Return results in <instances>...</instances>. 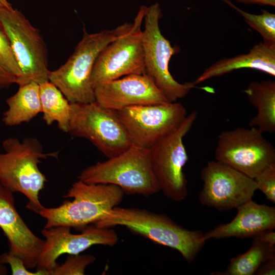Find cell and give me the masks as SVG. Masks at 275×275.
Wrapping results in <instances>:
<instances>
[{"mask_svg":"<svg viewBox=\"0 0 275 275\" xmlns=\"http://www.w3.org/2000/svg\"><path fill=\"white\" fill-rule=\"evenodd\" d=\"M101 228L125 227L132 233L178 251L189 263L203 249L206 239L199 230H189L167 215L134 207H115L95 224Z\"/></svg>","mask_w":275,"mask_h":275,"instance_id":"cell-1","label":"cell"},{"mask_svg":"<svg viewBox=\"0 0 275 275\" xmlns=\"http://www.w3.org/2000/svg\"><path fill=\"white\" fill-rule=\"evenodd\" d=\"M4 152L0 151V183L13 193L19 192L28 200L26 208L39 213L44 207L40 192L47 181L38 165L42 159L58 158L59 151L46 153L37 138L27 137L20 141L15 137L2 143Z\"/></svg>","mask_w":275,"mask_h":275,"instance_id":"cell-2","label":"cell"},{"mask_svg":"<svg viewBox=\"0 0 275 275\" xmlns=\"http://www.w3.org/2000/svg\"><path fill=\"white\" fill-rule=\"evenodd\" d=\"M132 23H124L110 30L88 33L83 30L81 39L66 62L50 71L49 81L55 85L70 103L95 101L91 75L96 60L102 50L127 32Z\"/></svg>","mask_w":275,"mask_h":275,"instance_id":"cell-3","label":"cell"},{"mask_svg":"<svg viewBox=\"0 0 275 275\" xmlns=\"http://www.w3.org/2000/svg\"><path fill=\"white\" fill-rule=\"evenodd\" d=\"M124 193L118 186L111 184L87 183L81 180L74 182L57 207H43L39 214L46 223L44 228L66 226L82 230L88 225L96 224L123 200Z\"/></svg>","mask_w":275,"mask_h":275,"instance_id":"cell-4","label":"cell"},{"mask_svg":"<svg viewBox=\"0 0 275 275\" xmlns=\"http://www.w3.org/2000/svg\"><path fill=\"white\" fill-rule=\"evenodd\" d=\"M77 178L87 183L113 184L127 195L149 197L160 191L152 169L150 149L134 145L115 157L88 167Z\"/></svg>","mask_w":275,"mask_h":275,"instance_id":"cell-5","label":"cell"},{"mask_svg":"<svg viewBox=\"0 0 275 275\" xmlns=\"http://www.w3.org/2000/svg\"><path fill=\"white\" fill-rule=\"evenodd\" d=\"M162 16L158 3L147 7L142 30L145 73L170 102L184 97L194 88L212 92V89L198 87L193 82H178L170 73L169 63L177 50L161 33L159 21Z\"/></svg>","mask_w":275,"mask_h":275,"instance_id":"cell-6","label":"cell"},{"mask_svg":"<svg viewBox=\"0 0 275 275\" xmlns=\"http://www.w3.org/2000/svg\"><path fill=\"white\" fill-rule=\"evenodd\" d=\"M68 133L86 139L108 158L123 153L132 144L117 111L97 101L70 103Z\"/></svg>","mask_w":275,"mask_h":275,"instance_id":"cell-7","label":"cell"},{"mask_svg":"<svg viewBox=\"0 0 275 275\" xmlns=\"http://www.w3.org/2000/svg\"><path fill=\"white\" fill-rule=\"evenodd\" d=\"M0 21L9 38L21 75L16 84L48 81V53L38 29L17 9L0 7Z\"/></svg>","mask_w":275,"mask_h":275,"instance_id":"cell-8","label":"cell"},{"mask_svg":"<svg viewBox=\"0 0 275 275\" xmlns=\"http://www.w3.org/2000/svg\"><path fill=\"white\" fill-rule=\"evenodd\" d=\"M197 117L198 112H192L176 130L150 148L152 169L160 191L175 202L183 201L188 195L187 180L183 168L188 157L183 139Z\"/></svg>","mask_w":275,"mask_h":275,"instance_id":"cell-9","label":"cell"},{"mask_svg":"<svg viewBox=\"0 0 275 275\" xmlns=\"http://www.w3.org/2000/svg\"><path fill=\"white\" fill-rule=\"evenodd\" d=\"M215 158L254 179L275 163V149L257 128L237 127L219 134Z\"/></svg>","mask_w":275,"mask_h":275,"instance_id":"cell-10","label":"cell"},{"mask_svg":"<svg viewBox=\"0 0 275 275\" xmlns=\"http://www.w3.org/2000/svg\"><path fill=\"white\" fill-rule=\"evenodd\" d=\"M141 6L130 30L107 45L94 65L91 82L97 87L132 74H145L142 23L147 9Z\"/></svg>","mask_w":275,"mask_h":275,"instance_id":"cell-11","label":"cell"},{"mask_svg":"<svg viewBox=\"0 0 275 275\" xmlns=\"http://www.w3.org/2000/svg\"><path fill=\"white\" fill-rule=\"evenodd\" d=\"M132 145L150 149L176 130L187 116L180 103L133 106L117 111Z\"/></svg>","mask_w":275,"mask_h":275,"instance_id":"cell-12","label":"cell"},{"mask_svg":"<svg viewBox=\"0 0 275 275\" xmlns=\"http://www.w3.org/2000/svg\"><path fill=\"white\" fill-rule=\"evenodd\" d=\"M203 187L201 204L222 212L252 200L258 189L254 179L217 161H208L200 174Z\"/></svg>","mask_w":275,"mask_h":275,"instance_id":"cell-13","label":"cell"},{"mask_svg":"<svg viewBox=\"0 0 275 275\" xmlns=\"http://www.w3.org/2000/svg\"><path fill=\"white\" fill-rule=\"evenodd\" d=\"M66 226H56L41 231L45 239L38 257L36 270L48 275L59 264L57 259L62 255H77L94 245L113 246L118 241V236L112 228H101L95 224L86 227L79 234H72Z\"/></svg>","mask_w":275,"mask_h":275,"instance_id":"cell-14","label":"cell"},{"mask_svg":"<svg viewBox=\"0 0 275 275\" xmlns=\"http://www.w3.org/2000/svg\"><path fill=\"white\" fill-rule=\"evenodd\" d=\"M95 100L116 111L125 107L170 102L146 74H132L94 89Z\"/></svg>","mask_w":275,"mask_h":275,"instance_id":"cell-15","label":"cell"},{"mask_svg":"<svg viewBox=\"0 0 275 275\" xmlns=\"http://www.w3.org/2000/svg\"><path fill=\"white\" fill-rule=\"evenodd\" d=\"M13 193L0 183V228L7 238L10 254L26 267H36L45 240L35 235L17 212Z\"/></svg>","mask_w":275,"mask_h":275,"instance_id":"cell-16","label":"cell"},{"mask_svg":"<svg viewBox=\"0 0 275 275\" xmlns=\"http://www.w3.org/2000/svg\"><path fill=\"white\" fill-rule=\"evenodd\" d=\"M236 209L237 213L230 222L219 224L204 234L206 240L254 237L263 231L275 228L274 207L259 204L251 200Z\"/></svg>","mask_w":275,"mask_h":275,"instance_id":"cell-17","label":"cell"},{"mask_svg":"<svg viewBox=\"0 0 275 275\" xmlns=\"http://www.w3.org/2000/svg\"><path fill=\"white\" fill-rule=\"evenodd\" d=\"M242 68L255 69L274 76L275 45L262 41L254 45L248 53L222 59L206 68L193 83L197 85Z\"/></svg>","mask_w":275,"mask_h":275,"instance_id":"cell-18","label":"cell"},{"mask_svg":"<svg viewBox=\"0 0 275 275\" xmlns=\"http://www.w3.org/2000/svg\"><path fill=\"white\" fill-rule=\"evenodd\" d=\"M257 114L249 122V126L263 133L275 132V81L271 79L253 81L244 90Z\"/></svg>","mask_w":275,"mask_h":275,"instance_id":"cell-19","label":"cell"},{"mask_svg":"<svg viewBox=\"0 0 275 275\" xmlns=\"http://www.w3.org/2000/svg\"><path fill=\"white\" fill-rule=\"evenodd\" d=\"M19 87L16 93L6 100L8 109L2 120L8 126L29 122L42 112L39 85L31 81Z\"/></svg>","mask_w":275,"mask_h":275,"instance_id":"cell-20","label":"cell"},{"mask_svg":"<svg viewBox=\"0 0 275 275\" xmlns=\"http://www.w3.org/2000/svg\"><path fill=\"white\" fill-rule=\"evenodd\" d=\"M43 120L48 126L56 122L59 129L68 133L71 104L61 91L50 81L39 85Z\"/></svg>","mask_w":275,"mask_h":275,"instance_id":"cell-21","label":"cell"},{"mask_svg":"<svg viewBox=\"0 0 275 275\" xmlns=\"http://www.w3.org/2000/svg\"><path fill=\"white\" fill-rule=\"evenodd\" d=\"M275 257V247L262 242L254 237L250 249L232 258L224 271L211 272L212 275H252L268 260Z\"/></svg>","mask_w":275,"mask_h":275,"instance_id":"cell-22","label":"cell"},{"mask_svg":"<svg viewBox=\"0 0 275 275\" xmlns=\"http://www.w3.org/2000/svg\"><path fill=\"white\" fill-rule=\"evenodd\" d=\"M234 9L242 16L246 23L257 31L263 38V42L275 45V14L263 10L262 13L254 14L244 11L229 0H222Z\"/></svg>","mask_w":275,"mask_h":275,"instance_id":"cell-23","label":"cell"},{"mask_svg":"<svg viewBox=\"0 0 275 275\" xmlns=\"http://www.w3.org/2000/svg\"><path fill=\"white\" fill-rule=\"evenodd\" d=\"M0 67L8 74L16 78V82L21 75L11 43L1 21Z\"/></svg>","mask_w":275,"mask_h":275,"instance_id":"cell-24","label":"cell"},{"mask_svg":"<svg viewBox=\"0 0 275 275\" xmlns=\"http://www.w3.org/2000/svg\"><path fill=\"white\" fill-rule=\"evenodd\" d=\"M96 258L91 255H69L65 262L54 268L51 275H82L86 267L93 263Z\"/></svg>","mask_w":275,"mask_h":275,"instance_id":"cell-25","label":"cell"},{"mask_svg":"<svg viewBox=\"0 0 275 275\" xmlns=\"http://www.w3.org/2000/svg\"><path fill=\"white\" fill-rule=\"evenodd\" d=\"M257 189L261 190L266 199L275 203V163L260 173L254 179Z\"/></svg>","mask_w":275,"mask_h":275,"instance_id":"cell-26","label":"cell"},{"mask_svg":"<svg viewBox=\"0 0 275 275\" xmlns=\"http://www.w3.org/2000/svg\"><path fill=\"white\" fill-rule=\"evenodd\" d=\"M3 255L5 263L10 266L12 275H48L46 272L42 270L30 271L20 258L10 254L9 252L5 253Z\"/></svg>","mask_w":275,"mask_h":275,"instance_id":"cell-27","label":"cell"},{"mask_svg":"<svg viewBox=\"0 0 275 275\" xmlns=\"http://www.w3.org/2000/svg\"><path fill=\"white\" fill-rule=\"evenodd\" d=\"M275 274V257L270 259L263 263L256 270L254 274L272 275Z\"/></svg>","mask_w":275,"mask_h":275,"instance_id":"cell-28","label":"cell"},{"mask_svg":"<svg viewBox=\"0 0 275 275\" xmlns=\"http://www.w3.org/2000/svg\"><path fill=\"white\" fill-rule=\"evenodd\" d=\"M259 240L271 246L275 245V232L272 229L263 231L255 236Z\"/></svg>","mask_w":275,"mask_h":275,"instance_id":"cell-29","label":"cell"},{"mask_svg":"<svg viewBox=\"0 0 275 275\" xmlns=\"http://www.w3.org/2000/svg\"><path fill=\"white\" fill-rule=\"evenodd\" d=\"M16 83V78L8 74L0 67V89L7 88Z\"/></svg>","mask_w":275,"mask_h":275,"instance_id":"cell-30","label":"cell"},{"mask_svg":"<svg viewBox=\"0 0 275 275\" xmlns=\"http://www.w3.org/2000/svg\"><path fill=\"white\" fill-rule=\"evenodd\" d=\"M237 2L245 4H258L268 5L274 7L275 0H235Z\"/></svg>","mask_w":275,"mask_h":275,"instance_id":"cell-31","label":"cell"},{"mask_svg":"<svg viewBox=\"0 0 275 275\" xmlns=\"http://www.w3.org/2000/svg\"><path fill=\"white\" fill-rule=\"evenodd\" d=\"M4 262L3 255H0V275H5L7 274V268Z\"/></svg>","mask_w":275,"mask_h":275,"instance_id":"cell-32","label":"cell"},{"mask_svg":"<svg viewBox=\"0 0 275 275\" xmlns=\"http://www.w3.org/2000/svg\"><path fill=\"white\" fill-rule=\"evenodd\" d=\"M0 7L6 8H12L11 5L9 3L8 0H0Z\"/></svg>","mask_w":275,"mask_h":275,"instance_id":"cell-33","label":"cell"}]
</instances>
